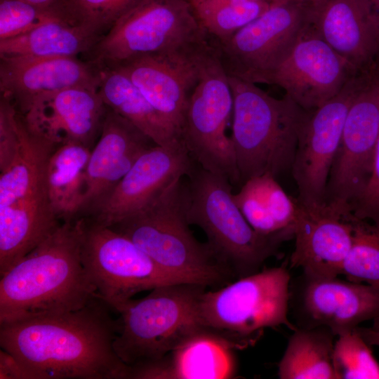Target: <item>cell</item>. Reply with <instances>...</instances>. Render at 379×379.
<instances>
[{"instance_id": "6da1fadb", "label": "cell", "mask_w": 379, "mask_h": 379, "mask_svg": "<svg viewBox=\"0 0 379 379\" xmlns=\"http://www.w3.org/2000/svg\"><path fill=\"white\" fill-rule=\"evenodd\" d=\"M113 312L97 294L77 310L1 324L0 346L27 379H129L114 349Z\"/></svg>"}, {"instance_id": "7a4b0ae2", "label": "cell", "mask_w": 379, "mask_h": 379, "mask_svg": "<svg viewBox=\"0 0 379 379\" xmlns=\"http://www.w3.org/2000/svg\"><path fill=\"white\" fill-rule=\"evenodd\" d=\"M83 222H61L1 275L0 324L77 310L97 295L81 259Z\"/></svg>"}, {"instance_id": "3957f363", "label": "cell", "mask_w": 379, "mask_h": 379, "mask_svg": "<svg viewBox=\"0 0 379 379\" xmlns=\"http://www.w3.org/2000/svg\"><path fill=\"white\" fill-rule=\"evenodd\" d=\"M17 152L0 166V274L61 222L50 200L46 168L55 147L32 133L16 110Z\"/></svg>"}, {"instance_id": "277c9868", "label": "cell", "mask_w": 379, "mask_h": 379, "mask_svg": "<svg viewBox=\"0 0 379 379\" xmlns=\"http://www.w3.org/2000/svg\"><path fill=\"white\" fill-rule=\"evenodd\" d=\"M187 185L178 178L140 211L109 226L129 238L165 273L182 283L217 285L233 274L186 218Z\"/></svg>"}, {"instance_id": "5b68a950", "label": "cell", "mask_w": 379, "mask_h": 379, "mask_svg": "<svg viewBox=\"0 0 379 379\" xmlns=\"http://www.w3.org/2000/svg\"><path fill=\"white\" fill-rule=\"evenodd\" d=\"M228 76V75H227ZM233 96L230 139L240 182L291 169L307 111L286 95L274 98L256 84L228 76Z\"/></svg>"}, {"instance_id": "8992f818", "label": "cell", "mask_w": 379, "mask_h": 379, "mask_svg": "<svg viewBox=\"0 0 379 379\" xmlns=\"http://www.w3.org/2000/svg\"><path fill=\"white\" fill-rule=\"evenodd\" d=\"M205 288L190 283L165 284L117 306L119 330L114 349L120 359L130 368L154 363L206 328L199 312Z\"/></svg>"}, {"instance_id": "52a82bcc", "label": "cell", "mask_w": 379, "mask_h": 379, "mask_svg": "<svg viewBox=\"0 0 379 379\" xmlns=\"http://www.w3.org/2000/svg\"><path fill=\"white\" fill-rule=\"evenodd\" d=\"M186 218L199 227L218 258L241 277L258 272L283 240L258 233L237 206L230 180L201 168L187 175Z\"/></svg>"}, {"instance_id": "ba28073f", "label": "cell", "mask_w": 379, "mask_h": 379, "mask_svg": "<svg viewBox=\"0 0 379 379\" xmlns=\"http://www.w3.org/2000/svg\"><path fill=\"white\" fill-rule=\"evenodd\" d=\"M290 274L284 267L240 277L199 300L201 324L233 342L239 349L255 343L266 328L298 326L288 317Z\"/></svg>"}, {"instance_id": "9c48e42d", "label": "cell", "mask_w": 379, "mask_h": 379, "mask_svg": "<svg viewBox=\"0 0 379 379\" xmlns=\"http://www.w3.org/2000/svg\"><path fill=\"white\" fill-rule=\"evenodd\" d=\"M209 39L189 0H138L84 55L96 68Z\"/></svg>"}, {"instance_id": "30bf717a", "label": "cell", "mask_w": 379, "mask_h": 379, "mask_svg": "<svg viewBox=\"0 0 379 379\" xmlns=\"http://www.w3.org/2000/svg\"><path fill=\"white\" fill-rule=\"evenodd\" d=\"M309 24V4L272 2L261 15L230 37L211 40L228 76L255 84H268Z\"/></svg>"}, {"instance_id": "8fae6325", "label": "cell", "mask_w": 379, "mask_h": 379, "mask_svg": "<svg viewBox=\"0 0 379 379\" xmlns=\"http://www.w3.org/2000/svg\"><path fill=\"white\" fill-rule=\"evenodd\" d=\"M233 111L228 76L215 49L207 59L187 104L181 140L201 168L240 182L236 156L226 128Z\"/></svg>"}, {"instance_id": "7c38bea8", "label": "cell", "mask_w": 379, "mask_h": 379, "mask_svg": "<svg viewBox=\"0 0 379 379\" xmlns=\"http://www.w3.org/2000/svg\"><path fill=\"white\" fill-rule=\"evenodd\" d=\"M81 259L97 294L114 310L138 293L182 283L161 270L129 238L85 217Z\"/></svg>"}, {"instance_id": "4fadbf2b", "label": "cell", "mask_w": 379, "mask_h": 379, "mask_svg": "<svg viewBox=\"0 0 379 379\" xmlns=\"http://www.w3.org/2000/svg\"><path fill=\"white\" fill-rule=\"evenodd\" d=\"M379 135V75L364 74L350 106L327 183L325 203L353 212L371 175Z\"/></svg>"}, {"instance_id": "5bb4252c", "label": "cell", "mask_w": 379, "mask_h": 379, "mask_svg": "<svg viewBox=\"0 0 379 379\" xmlns=\"http://www.w3.org/2000/svg\"><path fill=\"white\" fill-rule=\"evenodd\" d=\"M213 51L209 38L177 50L137 56L113 67L128 77L181 139L190 97Z\"/></svg>"}, {"instance_id": "9a60e30c", "label": "cell", "mask_w": 379, "mask_h": 379, "mask_svg": "<svg viewBox=\"0 0 379 379\" xmlns=\"http://www.w3.org/2000/svg\"><path fill=\"white\" fill-rule=\"evenodd\" d=\"M362 76L355 74L337 95L319 107L307 111L299 131L291 168L298 187L297 200L302 205L325 203L331 166Z\"/></svg>"}, {"instance_id": "2e32d148", "label": "cell", "mask_w": 379, "mask_h": 379, "mask_svg": "<svg viewBox=\"0 0 379 379\" xmlns=\"http://www.w3.org/2000/svg\"><path fill=\"white\" fill-rule=\"evenodd\" d=\"M357 74L308 26L273 71L267 84L281 87L300 107L312 110L337 95Z\"/></svg>"}, {"instance_id": "e0dca14e", "label": "cell", "mask_w": 379, "mask_h": 379, "mask_svg": "<svg viewBox=\"0 0 379 379\" xmlns=\"http://www.w3.org/2000/svg\"><path fill=\"white\" fill-rule=\"evenodd\" d=\"M192 159L182 142L171 146L153 145L85 218L111 226L140 211L173 181L190 175L194 168Z\"/></svg>"}, {"instance_id": "ac0fdd59", "label": "cell", "mask_w": 379, "mask_h": 379, "mask_svg": "<svg viewBox=\"0 0 379 379\" xmlns=\"http://www.w3.org/2000/svg\"><path fill=\"white\" fill-rule=\"evenodd\" d=\"M298 203L291 267L301 268L309 278L342 274L353 244V213L333 204L305 206Z\"/></svg>"}, {"instance_id": "d6986e66", "label": "cell", "mask_w": 379, "mask_h": 379, "mask_svg": "<svg viewBox=\"0 0 379 379\" xmlns=\"http://www.w3.org/2000/svg\"><path fill=\"white\" fill-rule=\"evenodd\" d=\"M107 110L98 88L74 87L39 96L18 112L32 133L55 147L79 143L92 148Z\"/></svg>"}, {"instance_id": "ffe728a7", "label": "cell", "mask_w": 379, "mask_h": 379, "mask_svg": "<svg viewBox=\"0 0 379 379\" xmlns=\"http://www.w3.org/2000/svg\"><path fill=\"white\" fill-rule=\"evenodd\" d=\"M310 27L357 73L379 60V20L368 0L310 3Z\"/></svg>"}, {"instance_id": "44dd1931", "label": "cell", "mask_w": 379, "mask_h": 379, "mask_svg": "<svg viewBox=\"0 0 379 379\" xmlns=\"http://www.w3.org/2000/svg\"><path fill=\"white\" fill-rule=\"evenodd\" d=\"M98 84V69L79 57H0L1 97L20 113L42 95Z\"/></svg>"}, {"instance_id": "7402d4cb", "label": "cell", "mask_w": 379, "mask_h": 379, "mask_svg": "<svg viewBox=\"0 0 379 379\" xmlns=\"http://www.w3.org/2000/svg\"><path fill=\"white\" fill-rule=\"evenodd\" d=\"M154 142L131 121L107 107L98 140L92 148L81 217L107 197L138 158Z\"/></svg>"}, {"instance_id": "603a6c76", "label": "cell", "mask_w": 379, "mask_h": 379, "mask_svg": "<svg viewBox=\"0 0 379 379\" xmlns=\"http://www.w3.org/2000/svg\"><path fill=\"white\" fill-rule=\"evenodd\" d=\"M304 277L299 300L302 327H326L337 336L379 317V288L338 277Z\"/></svg>"}, {"instance_id": "cb8c5ba5", "label": "cell", "mask_w": 379, "mask_h": 379, "mask_svg": "<svg viewBox=\"0 0 379 379\" xmlns=\"http://www.w3.org/2000/svg\"><path fill=\"white\" fill-rule=\"evenodd\" d=\"M229 339L204 328L182 342L164 359L136 367L133 379H224L237 373L234 351Z\"/></svg>"}, {"instance_id": "d4e9b609", "label": "cell", "mask_w": 379, "mask_h": 379, "mask_svg": "<svg viewBox=\"0 0 379 379\" xmlns=\"http://www.w3.org/2000/svg\"><path fill=\"white\" fill-rule=\"evenodd\" d=\"M234 199L258 233L284 241L294 238L299 203L286 193L273 175L265 173L247 180Z\"/></svg>"}, {"instance_id": "484cf974", "label": "cell", "mask_w": 379, "mask_h": 379, "mask_svg": "<svg viewBox=\"0 0 379 379\" xmlns=\"http://www.w3.org/2000/svg\"><path fill=\"white\" fill-rule=\"evenodd\" d=\"M97 69L98 91L109 109L131 121L157 145L182 142L124 72L115 67Z\"/></svg>"}, {"instance_id": "4316f807", "label": "cell", "mask_w": 379, "mask_h": 379, "mask_svg": "<svg viewBox=\"0 0 379 379\" xmlns=\"http://www.w3.org/2000/svg\"><path fill=\"white\" fill-rule=\"evenodd\" d=\"M92 148L79 143L56 147L51 154L46 180L53 210L60 222L81 218L87 166Z\"/></svg>"}, {"instance_id": "83f0119b", "label": "cell", "mask_w": 379, "mask_h": 379, "mask_svg": "<svg viewBox=\"0 0 379 379\" xmlns=\"http://www.w3.org/2000/svg\"><path fill=\"white\" fill-rule=\"evenodd\" d=\"M100 38L58 18L30 32L0 41V57H78L87 54Z\"/></svg>"}, {"instance_id": "f1b7e54d", "label": "cell", "mask_w": 379, "mask_h": 379, "mask_svg": "<svg viewBox=\"0 0 379 379\" xmlns=\"http://www.w3.org/2000/svg\"><path fill=\"white\" fill-rule=\"evenodd\" d=\"M333 333L326 327L293 331L278 364L281 379H335Z\"/></svg>"}, {"instance_id": "f546056e", "label": "cell", "mask_w": 379, "mask_h": 379, "mask_svg": "<svg viewBox=\"0 0 379 379\" xmlns=\"http://www.w3.org/2000/svg\"><path fill=\"white\" fill-rule=\"evenodd\" d=\"M138 0H60L51 7L58 18L100 38Z\"/></svg>"}, {"instance_id": "4dcf8cb0", "label": "cell", "mask_w": 379, "mask_h": 379, "mask_svg": "<svg viewBox=\"0 0 379 379\" xmlns=\"http://www.w3.org/2000/svg\"><path fill=\"white\" fill-rule=\"evenodd\" d=\"M354 239L342 274L350 281L379 288V227L352 217Z\"/></svg>"}, {"instance_id": "1f68e13d", "label": "cell", "mask_w": 379, "mask_h": 379, "mask_svg": "<svg viewBox=\"0 0 379 379\" xmlns=\"http://www.w3.org/2000/svg\"><path fill=\"white\" fill-rule=\"evenodd\" d=\"M357 328L336 336L333 350L335 379H379V363Z\"/></svg>"}, {"instance_id": "d6a6232c", "label": "cell", "mask_w": 379, "mask_h": 379, "mask_svg": "<svg viewBox=\"0 0 379 379\" xmlns=\"http://www.w3.org/2000/svg\"><path fill=\"white\" fill-rule=\"evenodd\" d=\"M270 4L266 0H250L197 16L211 39L224 40L261 15Z\"/></svg>"}, {"instance_id": "836d02e7", "label": "cell", "mask_w": 379, "mask_h": 379, "mask_svg": "<svg viewBox=\"0 0 379 379\" xmlns=\"http://www.w3.org/2000/svg\"><path fill=\"white\" fill-rule=\"evenodd\" d=\"M58 18L51 8H41L24 0H0V41L22 35Z\"/></svg>"}, {"instance_id": "e575fe53", "label": "cell", "mask_w": 379, "mask_h": 379, "mask_svg": "<svg viewBox=\"0 0 379 379\" xmlns=\"http://www.w3.org/2000/svg\"><path fill=\"white\" fill-rule=\"evenodd\" d=\"M379 75V62L376 65ZM354 216L379 227V135L369 182L352 212Z\"/></svg>"}, {"instance_id": "d590c367", "label": "cell", "mask_w": 379, "mask_h": 379, "mask_svg": "<svg viewBox=\"0 0 379 379\" xmlns=\"http://www.w3.org/2000/svg\"><path fill=\"white\" fill-rule=\"evenodd\" d=\"M0 379H27L17 359L9 352L0 350Z\"/></svg>"}, {"instance_id": "8d00e7d4", "label": "cell", "mask_w": 379, "mask_h": 379, "mask_svg": "<svg viewBox=\"0 0 379 379\" xmlns=\"http://www.w3.org/2000/svg\"><path fill=\"white\" fill-rule=\"evenodd\" d=\"M250 0H206L197 6L195 8L197 15L207 13L221 7L236 4ZM267 1V0H266Z\"/></svg>"}, {"instance_id": "74e56055", "label": "cell", "mask_w": 379, "mask_h": 379, "mask_svg": "<svg viewBox=\"0 0 379 379\" xmlns=\"http://www.w3.org/2000/svg\"><path fill=\"white\" fill-rule=\"evenodd\" d=\"M357 328L368 345L371 346H379V332L373 330L371 328H360L358 326Z\"/></svg>"}, {"instance_id": "f35d334b", "label": "cell", "mask_w": 379, "mask_h": 379, "mask_svg": "<svg viewBox=\"0 0 379 379\" xmlns=\"http://www.w3.org/2000/svg\"><path fill=\"white\" fill-rule=\"evenodd\" d=\"M41 8H48L60 0H24Z\"/></svg>"}, {"instance_id": "ab89813d", "label": "cell", "mask_w": 379, "mask_h": 379, "mask_svg": "<svg viewBox=\"0 0 379 379\" xmlns=\"http://www.w3.org/2000/svg\"><path fill=\"white\" fill-rule=\"evenodd\" d=\"M314 1L316 0H273L272 2H279V3L294 2V3L310 4Z\"/></svg>"}, {"instance_id": "60d3db41", "label": "cell", "mask_w": 379, "mask_h": 379, "mask_svg": "<svg viewBox=\"0 0 379 379\" xmlns=\"http://www.w3.org/2000/svg\"><path fill=\"white\" fill-rule=\"evenodd\" d=\"M379 20V0H368Z\"/></svg>"}, {"instance_id": "b9f144b4", "label": "cell", "mask_w": 379, "mask_h": 379, "mask_svg": "<svg viewBox=\"0 0 379 379\" xmlns=\"http://www.w3.org/2000/svg\"><path fill=\"white\" fill-rule=\"evenodd\" d=\"M371 328L379 332V317L373 320V324Z\"/></svg>"}, {"instance_id": "7bdbcfd3", "label": "cell", "mask_w": 379, "mask_h": 379, "mask_svg": "<svg viewBox=\"0 0 379 379\" xmlns=\"http://www.w3.org/2000/svg\"><path fill=\"white\" fill-rule=\"evenodd\" d=\"M204 1L206 0H189L194 8H195L197 6H199Z\"/></svg>"}, {"instance_id": "ee69618b", "label": "cell", "mask_w": 379, "mask_h": 379, "mask_svg": "<svg viewBox=\"0 0 379 379\" xmlns=\"http://www.w3.org/2000/svg\"><path fill=\"white\" fill-rule=\"evenodd\" d=\"M270 3H271L273 0H267Z\"/></svg>"}]
</instances>
